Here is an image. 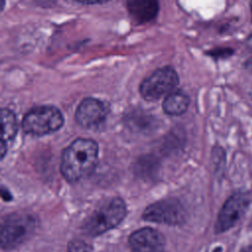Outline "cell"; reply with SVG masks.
<instances>
[{"label": "cell", "instance_id": "1", "mask_svg": "<svg viewBox=\"0 0 252 252\" xmlns=\"http://www.w3.org/2000/svg\"><path fill=\"white\" fill-rule=\"evenodd\" d=\"M98 146L92 139L78 138L62 153L60 170L69 182L89 176L97 163Z\"/></svg>", "mask_w": 252, "mask_h": 252}, {"label": "cell", "instance_id": "2", "mask_svg": "<svg viewBox=\"0 0 252 252\" xmlns=\"http://www.w3.org/2000/svg\"><path fill=\"white\" fill-rule=\"evenodd\" d=\"M126 215L127 208L122 199H107L85 220L82 229L88 235L97 236L119 224Z\"/></svg>", "mask_w": 252, "mask_h": 252}, {"label": "cell", "instance_id": "3", "mask_svg": "<svg viewBox=\"0 0 252 252\" xmlns=\"http://www.w3.org/2000/svg\"><path fill=\"white\" fill-rule=\"evenodd\" d=\"M63 124L64 117L56 106L39 105L27 112L22 121V128L27 134L43 136L59 130Z\"/></svg>", "mask_w": 252, "mask_h": 252}, {"label": "cell", "instance_id": "4", "mask_svg": "<svg viewBox=\"0 0 252 252\" xmlns=\"http://www.w3.org/2000/svg\"><path fill=\"white\" fill-rule=\"evenodd\" d=\"M35 227V220L28 214L13 213L2 220L1 244L3 249H13L23 243Z\"/></svg>", "mask_w": 252, "mask_h": 252}, {"label": "cell", "instance_id": "5", "mask_svg": "<svg viewBox=\"0 0 252 252\" xmlns=\"http://www.w3.org/2000/svg\"><path fill=\"white\" fill-rule=\"evenodd\" d=\"M178 82V75L172 67H161L153 72L141 83L140 94L146 100H157L172 93Z\"/></svg>", "mask_w": 252, "mask_h": 252}, {"label": "cell", "instance_id": "6", "mask_svg": "<svg viewBox=\"0 0 252 252\" xmlns=\"http://www.w3.org/2000/svg\"><path fill=\"white\" fill-rule=\"evenodd\" d=\"M143 219L170 225L180 224L185 220V210L179 200L175 198L163 199L148 206L144 211Z\"/></svg>", "mask_w": 252, "mask_h": 252}, {"label": "cell", "instance_id": "7", "mask_svg": "<svg viewBox=\"0 0 252 252\" xmlns=\"http://www.w3.org/2000/svg\"><path fill=\"white\" fill-rule=\"evenodd\" d=\"M249 206V198L243 193L231 195L222 205L215 224V231L221 233L234 226L245 214Z\"/></svg>", "mask_w": 252, "mask_h": 252}, {"label": "cell", "instance_id": "8", "mask_svg": "<svg viewBox=\"0 0 252 252\" xmlns=\"http://www.w3.org/2000/svg\"><path fill=\"white\" fill-rule=\"evenodd\" d=\"M107 113L108 110L103 101L94 97H86L79 103L75 118L82 127L94 129L105 121Z\"/></svg>", "mask_w": 252, "mask_h": 252}, {"label": "cell", "instance_id": "9", "mask_svg": "<svg viewBox=\"0 0 252 252\" xmlns=\"http://www.w3.org/2000/svg\"><path fill=\"white\" fill-rule=\"evenodd\" d=\"M129 244L133 252H166L163 236L151 227L134 231L129 237Z\"/></svg>", "mask_w": 252, "mask_h": 252}, {"label": "cell", "instance_id": "10", "mask_svg": "<svg viewBox=\"0 0 252 252\" xmlns=\"http://www.w3.org/2000/svg\"><path fill=\"white\" fill-rule=\"evenodd\" d=\"M132 19L140 24L154 20L158 12V0H126Z\"/></svg>", "mask_w": 252, "mask_h": 252}, {"label": "cell", "instance_id": "11", "mask_svg": "<svg viewBox=\"0 0 252 252\" xmlns=\"http://www.w3.org/2000/svg\"><path fill=\"white\" fill-rule=\"evenodd\" d=\"M189 102V96L184 92L173 91L164 97L162 109L167 115L178 116L188 109Z\"/></svg>", "mask_w": 252, "mask_h": 252}, {"label": "cell", "instance_id": "12", "mask_svg": "<svg viewBox=\"0 0 252 252\" xmlns=\"http://www.w3.org/2000/svg\"><path fill=\"white\" fill-rule=\"evenodd\" d=\"M1 120L3 126V134L1 141V158H3L8 149V143L11 142L17 134L18 125L16 115L12 110L8 108L1 109Z\"/></svg>", "mask_w": 252, "mask_h": 252}, {"label": "cell", "instance_id": "13", "mask_svg": "<svg viewBox=\"0 0 252 252\" xmlns=\"http://www.w3.org/2000/svg\"><path fill=\"white\" fill-rule=\"evenodd\" d=\"M92 247L82 239H73L68 244V252H91Z\"/></svg>", "mask_w": 252, "mask_h": 252}, {"label": "cell", "instance_id": "14", "mask_svg": "<svg viewBox=\"0 0 252 252\" xmlns=\"http://www.w3.org/2000/svg\"><path fill=\"white\" fill-rule=\"evenodd\" d=\"M232 53H233V50L231 48H225V47L213 49L208 52L209 55H211L212 57H215V58H226V57L230 56Z\"/></svg>", "mask_w": 252, "mask_h": 252}, {"label": "cell", "instance_id": "15", "mask_svg": "<svg viewBox=\"0 0 252 252\" xmlns=\"http://www.w3.org/2000/svg\"><path fill=\"white\" fill-rule=\"evenodd\" d=\"M77 2L81 4H86V5H94V4H103L108 2L109 0H76Z\"/></svg>", "mask_w": 252, "mask_h": 252}, {"label": "cell", "instance_id": "16", "mask_svg": "<svg viewBox=\"0 0 252 252\" xmlns=\"http://www.w3.org/2000/svg\"><path fill=\"white\" fill-rule=\"evenodd\" d=\"M247 46H248L250 49H252V34L249 36V38H248V40H247Z\"/></svg>", "mask_w": 252, "mask_h": 252}, {"label": "cell", "instance_id": "17", "mask_svg": "<svg viewBox=\"0 0 252 252\" xmlns=\"http://www.w3.org/2000/svg\"><path fill=\"white\" fill-rule=\"evenodd\" d=\"M247 68H249V69L252 70V58H250V59L247 60Z\"/></svg>", "mask_w": 252, "mask_h": 252}, {"label": "cell", "instance_id": "18", "mask_svg": "<svg viewBox=\"0 0 252 252\" xmlns=\"http://www.w3.org/2000/svg\"><path fill=\"white\" fill-rule=\"evenodd\" d=\"M213 252H222V248L221 247H216Z\"/></svg>", "mask_w": 252, "mask_h": 252}, {"label": "cell", "instance_id": "19", "mask_svg": "<svg viewBox=\"0 0 252 252\" xmlns=\"http://www.w3.org/2000/svg\"><path fill=\"white\" fill-rule=\"evenodd\" d=\"M250 9H251V14H252V0L250 1Z\"/></svg>", "mask_w": 252, "mask_h": 252}]
</instances>
